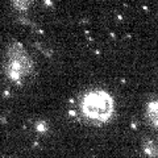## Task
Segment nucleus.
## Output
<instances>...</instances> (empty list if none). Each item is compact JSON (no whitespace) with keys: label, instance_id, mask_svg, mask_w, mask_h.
<instances>
[{"label":"nucleus","instance_id":"obj_1","mask_svg":"<svg viewBox=\"0 0 158 158\" xmlns=\"http://www.w3.org/2000/svg\"><path fill=\"white\" fill-rule=\"evenodd\" d=\"M83 112L94 121H107L113 112V100L104 91H94L85 98Z\"/></svg>","mask_w":158,"mask_h":158},{"label":"nucleus","instance_id":"obj_2","mask_svg":"<svg viewBox=\"0 0 158 158\" xmlns=\"http://www.w3.org/2000/svg\"><path fill=\"white\" fill-rule=\"evenodd\" d=\"M146 116L153 125L158 127V102H152L148 106V111H146Z\"/></svg>","mask_w":158,"mask_h":158},{"label":"nucleus","instance_id":"obj_3","mask_svg":"<svg viewBox=\"0 0 158 158\" xmlns=\"http://www.w3.org/2000/svg\"><path fill=\"white\" fill-rule=\"evenodd\" d=\"M142 146H144V152H145V154L148 157L158 158V148H157V145L153 141L148 140V141H145L144 144H142Z\"/></svg>","mask_w":158,"mask_h":158}]
</instances>
